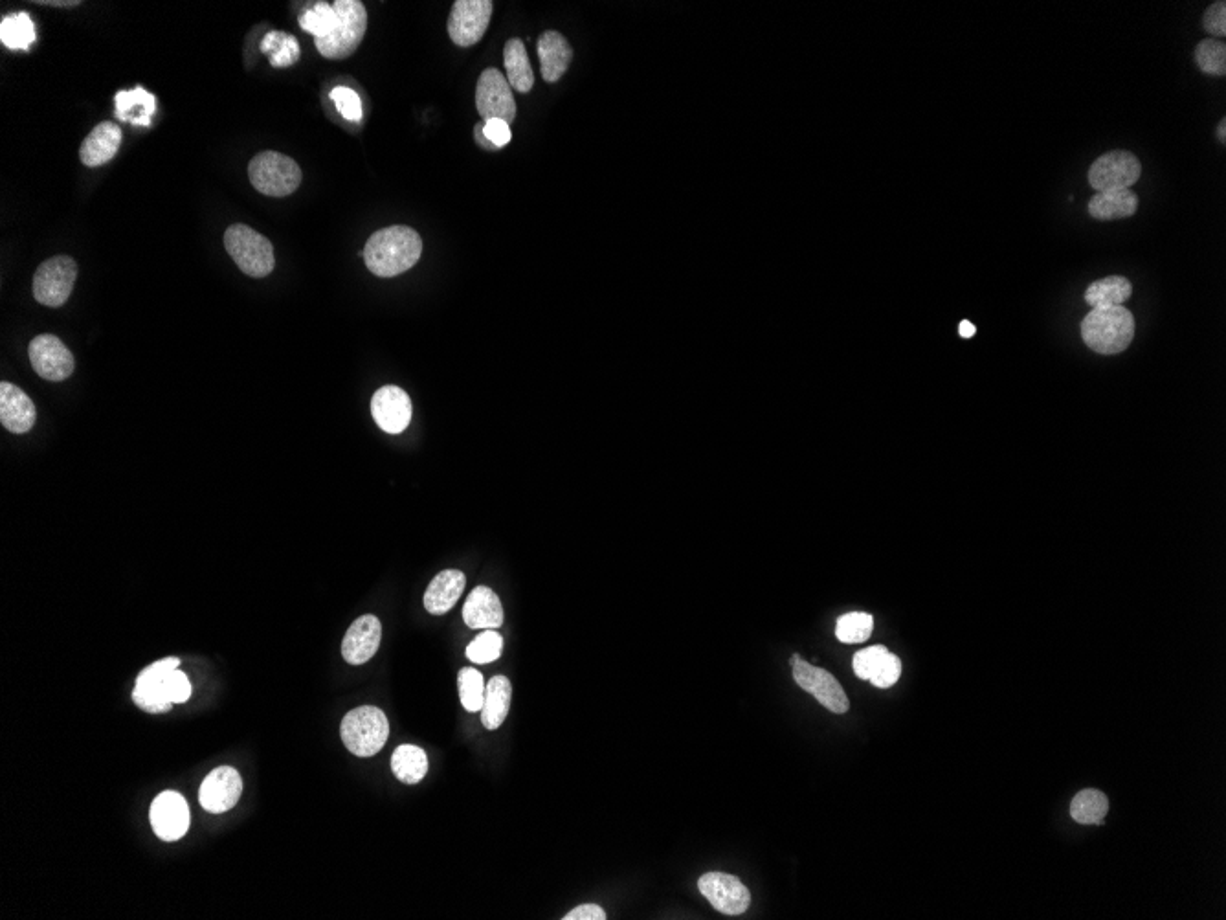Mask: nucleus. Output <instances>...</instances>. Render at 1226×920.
Instances as JSON below:
<instances>
[{"mask_svg": "<svg viewBox=\"0 0 1226 920\" xmlns=\"http://www.w3.org/2000/svg\"><path fill=\"white\" fill-rule=\"evenodd\" d=\"M423 256V239L410 226H388L369 237L364 248L368 269L379 278H393L415 267Z\"/></svg>", "mask_w": 1226, "mask_h": 920, "instance_id": "obj_1", "label": "nucleus"}, {"mask_svg": "<svg viewBox=\"0 0 1226 920\" xmlns=\"http://www.w3.org/2000/svg\"><path fill=\"white\" fill-rule=\"evenodd\" d=\"M1082 338L1094 353L1118 355L1135 338V318L1122 305L1096 307L1083 318Z\"/></svg>", "mask_w": 1226, "mask_h": 920, "instance_id": "obj_2", "label": "nucleus"}, {"mask_svg": "<svg viewBox=\"0 0 1226 920\" xmlns=\"http://www.w3.org/2000/svg\"><path fill=\"white\" fill-rule=\"evenodd\" d=\"M338 23L324 39H314L318 52L327 59H347L357 52L368 30L366 6L358 0H336Z\"/></svg>", "mask_w": 1226, "mask_h": 920, "instance_id": "obj_3", "label": "nucleus"}, {"mask_svg": "<svg viewBox=\"0 0 1226 920\" xmlns=\"http://www.w3.org/2000/svg\"><path fill=\"white\" fill-rule=\"evenodd\" d=\"M340 737L353 755L373 757L388 742L390 722L379 707H357L342 720Z\"/></svg>", "mask_w": 1226, "mask_h": 920, "instance_id": "obj_4", "label": "nucleus"}, {"mask_svg": "<svg viewBox=\"0 0 1226 920\" xmlns=\"http://www.w3.org/2000/svg\"><path fill=\"white\" fill-rule=\"evenodd\" d=\"M224 247L235 265L250 278H265L274 270L276 256L272 243L250 226H230L224 234Z\"/></svg>", "mask_w": 1226, "mask_h": 920, "instance_id": "obj_5", "label": "nucleus"}, {"mask_svg": "<svg viewBox=\"0 0 1226 920\" xmlns=\"http://www.w3.org/2000/svg\"><path fill=\"white\" fill-rule=\"evenodd\" d=\"M248 177L259 193L287 197L300 188L301 168L294 158L276 151H263L250 160Z\"/></svg>", "mask_w": 1226, "mask_h": 920, "instance_id": "obj_6", "label": "nucleus"}, {"mask_svg": "<svg viewBox=\"0 0 1226 920\" xmlns=\"http://www.w3.org/2000/svg\"><path fill=\"white\" fill-rule=\"evenodd\" d=\"M790 665H792L793 678L801 689L814 695L815 700L823 704L828 711L837 713V715L847 713L850 709V700H848L845 689L834 678V674L828 673L823 667H815L812 663L806 662L801 654H793Z\"/></svg>", "mask_w": 1226, "mask_h": 920, "instance_id": "obj_7", "label": "nucleus"}, {"mask_svg": "<svg viewBox=\"0 0 1226 920\" xmlns=\"http://www.w3.org/2000/svg\"><path fill=\"white\" fill-rule=\"evenodd\" d=\"M78 278V265L70 256H56L41 263L34 276V296L46 307L67 303Z\"/></svg>", "mask_w": 1226, "mask_h": 920, "instance_id": "obj_8", "label": "nucleus"}, {"mask_svg": "<svg viewBox=\"0 0 1226 920\" xmlns=\"http://www.w3.org/2000/svg\"><path fill=\"white\" fill-rule=\"evenodd\" d=\"M491 0H457L448 17V35L461 48L478 45L491 23Z\"/></svg>", "mask_w": 1226, "mask_h": 920, "instance_id": "obj_9", "label": "nucleus"}, {"mask_svg": "<svg viewBox=\"0 0 1226 920\" xmlns=\"http://www.w3.org/2000/svg\"><path fill=\"white\" fill-rule=\"evenodd\" d=\"M1142 175L1138 158L1129 151H1111L1094 160L1089 169V184L1100 191L1129 190Z\"/></svg>", "mask_w": 1226, "mask_h": 920, "instance_id": "obj_10", "label": "nucleus"}, {"mask_svg": "<svg viewBox=\"0 0 1226 920\" xmlns=\"http://www.w3.org/2000/svg\"><path fill=\"white\" fill-rule=\"evenodd\" d=\"M476 107L485 122L503 120L507 124H513L516 118V101L509 81L498 68H487L478 79Z\"/></svg>", "mask_w": 1226, "mask_h": 920, "instance_id": "obj_11", "label": "nucleus"}, {"mask_svg": "<svg viewBox=\"0 0 1226 920\" xmlns=\"http://www.w3.org/2000/svg\"><path fill=\"white\" fill-rule=\"evenodd\" d=\"M32 368L46 381H67L74 373V357L70 349L56 335H39L28 346Z\"/></svg>", "mask_w": 1226, "mask_h": 920, "instance_id": "obj_12", "label": "nucleus"}, {"mask_svg": "<svg viewBox=\"0 0 1226 920\" xmlns=\"http://www.w3.org/2000/svg\"><path fill=\"white\" fill-rule=\"evenodd\" d=\"M698 889L716 911L731 917L746 913L751 904L749 889L740 882V878L727 873H705L698 880Z\"/></svg>", "mask_w": 1226, "mask_h": 920, "instance_id": "obj_13", "label": "nucleus"}, {"mask_svg": "<svg viewBox=\"0 0 1226 920\" xmlns=\"http://www.w3.org/2000/svg\"><path fill=\"white\" fill-rule=\"evenodd\" d=\"M153 831L164 842H177L190 829V807L179 792H162L151 805Z\"/></svg>", "mask_w": 1226, "mask_h": 920, "instance_id": "obj_14", "label": "nucleus"}, {"mask_svg": "<svg viewBox=\"0 0 1226 920\" xmlns=\"http://www.w3.org/2000/svg\"><path fill=\"white\" fill-rule=\"evenodd\" d=\"M375 423L388 434H401L412 421V401L399 386H382L371 399Z\"/></svg>", "mask_w": 1226, "mask_h": 920, "instance_id": "obj_15", "label": "nucleus"}, {"mask_svg": "<svg viewBox=\"0 0 1226 920\" xmlns=\"http://www.w3.org/2000/svg\"><path fill=\"white\" fill-rule=\"evenodd\" d=\"M243 792V779L234 768L221 766L202 781L199 801L212 814H223L237 805Z\"/></svg>", "mask_w": 1226, "mask_h": 920, "instance_id": "obj_16", "label": "nucleus"}, {"mask_svg": "<svg viewBox=\"0 0 1226 920\" xmlns=\"http://www.w3.org/2000/svg\"><path fill=\"white\" fill-rule=\"evenodd\" d=\"M382 625L375 616L358 618L342 641V656L349 665H364L379 651Z\"/></svg>", "mask_w": 1226, "mask_h": 920, "instance_id": "obj_17", "label": "nucleus"}, {"mask_svg": "<svg viewBox=\"0 0 1226 920\" xmlns=\"http://www.w3.org/2000/svg\"><path fill=\"white\" fill-rule=\"evenodd\" d=\"M37 410L32 399L10 382L0 384V423L13 434H26L34 428Z\"/></svg>", "mask_w": 1226, "mask_h": 920, "instance_id": "obj_18", "label": "nucleus"}, {"mask_svg": "<svg viewBox=\"0 0 1226 920\" xmlns=\"http://www.w3.org/2000/svg\"><path fill=\"white\" fill-rule=\"evenodd\" d=\"M463 619L469 629L496 630L503 625L500 597L487 586H476L463 606Z\"/></svg>", "mask_w": 1226, "mask_h": 920, "instance_id": "obj_19", "label": "nucleus"}, {"mask_svg": "<svg viewBox=\"0 0 1226 920\" xmlns=\"http://www.w3.org/2000/svg\"><path fill=\"white\" fill-rule=\"evenodd\" d=\"M122 144V129L112 122L98 124L83 140L79 158L87 168H98L116 157Z\"/></svg>", "mask_w": 1226, "mask_h": 920, "instance_id": "obj_20", "label": "nucleus"}, {"mask_svg": "<svg viewBox=\"0 0 1226 920\" xmlns=\"http://www.w3.org/2000/svg\"><path fill=\"white\" fill-rule=\"evenodd\" d=\"M467 577L459 570H445L437 573L424 594V608L434 614L443 616L456 606L459 597L465 590Z\"/></svg>", "mask_w": 1226, "mask_h": 920, "instance_id": "obj_21", "label": "nucleus"}, {"mask_svg": "<svg viewBox=\"0 0 1226 920\" xmlns=\"http://www.w3.org/2000/svg\"><path fill=\"white\" fill-rule=\"evenodd\" d=\"M538 57H540L544 79L547 83H557L569 68L573 50L564 35L558 32H546L538 39Z\"/></svg>", "mask_w": 1226, "mask_h": 920, "instance_id": "obj_22", "label": "nucleus"}, {"mask_svg": "<svg viewBox=\"0 0 1226 920\" xmlns=\"http://www.w3.org/2000/svg\"><path fill=\"white\" fill-rule=\"evenodd\" d=\"M513 687L505 676H494L485 687V698L481 707V722L487 730H498L503 720L509 715Z\"/></svg>", "mask_w": 1226, "mask_h": 920, "instance_id": "obj_23", "label": "nucleus"}, {"mask_svg": "<svg viewBox=\"0 0 1226 920\" xmlns=\"http://www.w3.org/2000/svg\"><path fill=\"white\" fill-rule=\"evenodd\" d=\"M1138 197L1131 190L1100 191L1089 202V214L1098 221H1115L1135 215Z\"/></svg>", "mask_w": 1226, "mask_h": 920, "instance_id": "obj_24", "label": "nucleus"}, {"mask_svg": "<svg viewBox=\"0 0 1226 920\" xmlns=\"http://www.w3.org/2000/svg\"><path fill=\"white\" fill-rule=\"evenodd\" d=\"M503 63L507 72V81L514 90L527 94L535 85V72L529 63V56L522 39H509L503 50Z\"/></svg>", "mask_w": 1226, "mask_h": 920, "instance_id": "obj_25", "label": "nucleus"}, {"mask_svg": "<svg viewBox=\"0 0 1226 920\" xmlns=\"http://www.w3.org/2000/svg\"><path fill=\"white\" fill-rule=\"evenodd\" d=\"M157 109V100L151 92L136 87L133 90H122L116 94V116L122 122L133 125L151 124V116Z\"/></svg>", "mask_w": 1226, "mask_h": 920, "instance_id": "obj_26", "label": "nucleus"}, {"mask_svg": "<svg viewBox=\"0 0 1226 920\" xmlns=\"http://www.w3.org/2000/svg\"><path fill=\"white\" fill-rule=\"evenodd\" d=\"M391 770L406 785H417L428 772L426 753L419 746L402 744L391 755Z\"/></svg>", "mask_w": 1226, "mask_h": 920, "instance_id": "obj_27", "label": "nucleus"}, {"mask_svg": "<svg viewBox=\"0 0 1226 920\" xmlns=\"http://www.w3.org/2000/svg\"><path fill=\"white\" fill-rule=\"evenodd\" d=\"M1133 285L1124 276H1109L1104 280L1094 281L1085 291V302L1093 309L1096 307H1116L1131 298Z\"/></svg>", "mask_w": 1226, "mask_h": 920, "instance_id": "obj_28", "label": "nucleus"}, {"mask_svg": "<svg viewBox=\"0 0 1226 920\" xmlns=\"http://www.w3.org/2000/svg\"><path fill=\"white\" fill-rule=\"evenodd\" d=\"M1107 812H1109V799L1104 792L1094 790V788L1082 790L1070 803L1072 820L1082 825H1104Z\"/></svg>", "mask_w": 1226, "mask_h": 920, "instance_id": "obj_29", "label": "nucleus"}, {"mask_svg": "<svg viewBox=\"0 0 1226 920\" xmlns=\"http://www.w3.org/2000/svg\"><path fill=\"white\" fill-rule=\"evenodd\" d=\"M35 39V24L26 12L12 13L0 24V41L12 50H28Z\"/></svg>", "mask_w": 1226, "mask_h": 920, "instance_id": "obj_30", "label": "nucleus"}, {"mask_svg": "<svg viewBox=\"0 0 1226 920\" xmlns=\"http://www.w3.org/2000/svg\"><path fill=\"white\" fill-rule=\"evenodd\" d=\"M261 50L270 57L272 67H290L300 57V45L292 35L270 32L261 43Z\"/></svg>", "mask_w": 1226, "mask_h": 920, "instance_id": "obj_31", "label": "nucleus"}, {"mask_svg": "<svg viewBox=\"0 0 1226 920\" xmlns=\"http://www.w3.org/2000/svg\"><path fill=\"white\" fill-rule=\"evenodd\" d=\"M874 630V618L867 612H850L837 619L836 638L841 643H863Z\"/></svg>", "mask_w": 1226, "mask_h": 920, "instance_id": "obj_32", "label": "nucleus"}, {"mask_svg": "<svg viewBox=\"0 0 1226 920\" xmlns=\"http://www.w3.org/2000/svg\"><path fill=\"white\" fill-rule=\"evenodd\" d=\"M338 17H336L333 4L327 2H318L314 4L311 10L301 13L300 26L301 30L314 35V39H324L331 34L336 28Z\"/></svg>", "mask_w": 1226, "mask_h": 920, "instance_id": "obj_33", "label": "nucleus"}, {"mask_svg": "<svg viewBox=\"0 0 1226 920\" xmlns=\"http://www.w3.org/2000/svg\"><path fill=\"white\" fill-rule=\"evenodd\" d=\"M457 687H459V698L461 704L469 711L476 713L481 711L483 707V698H485V682H483V674L472 667L461 669L457 674Z\"/></svg>", "mask_w": 1226, "mask_h": 920, "instance_id": "obj_34", "label": "nucleus"}, {"mask_svg": "<svg viewBox=\"0 0 1226 920\" xmlns=\"http://www.w3.org/2000/svg\"><path fill=\"white\" fill-rule=\"evenodd\" d=\"M1195 63L1210 76H1225L1226 46L1217 39H1206L1195 48Z\"/></svg>", "mask_w": 1226, "mask_h": 920, "instance_id": "obj_35", "label": "nucleus"}, {"mask_svg": "<svg viewBox=\"0 0 1226 920\" xmlns=\"http://www.w3.org/2000/svg\"><path fill=\"white\" fill-rule=\"evenodd\" d=\"M502 649V636L496 630L491 629L481 632L480 636L467 647L465 654L470 662L485 665V663L496 662L502 656Z\"/></svg>", "mask_w": 1226, "mask_h": 920, "instance_id": "obj_36", "label": "nucleus"}, {"mask_svg": "<svg viewBox=\"0 0 1226 920\" xmlns=\"http://www.w3.org/2000/svg\"><path fill=\"white\" fill-rule=\"evenodd\" d=\"M331 100L335 101L338 113L342 114L349 122H360L362 120V101L360 96L349 87H335L331 90Z\"/></svg>", "mask_w": 1226, "mask_h": 920, "instance_id": "obj_37", "label": "nucleus"}, {"mask_svg": "<svg viewBox=\"0 0 1226 920\" xmlns=\"http://www.w3.org/2000/svg\"><path fill=\"white\" fill-rule=\"evenodd\" d=\"M900 674H902V662H900V658L896 654H892L889 651L881 658V662L878 663L876 671L870 676L869 682L872 685H876L878 689H889V687L898 682Z\"/></svg>", "mask_w": 1226, "mask_h": 920, "instance_id": "obj_38", "label": "nucleus"}, {"mask_svg": "<svg viewBox=\"0 0 1226 920\" xmlns=\"http://www.w3.org/2000/svg\"><path fill=\"white\" fill-rule=\"evenodd\" d=\"M887 652H889V649H887V647H883V645H876V647H869V649H863V651L856 652L854 662H852V667H854V673H856L859 680H867V682H869L870 676H872V673L876 671L878 663L881 662V658H883Z\"/></svg>", "mask_w": 1226, "mask_h": 920, "instance_id": "obj_39", "label": "nucleus"}, {"mask_svg": "<svg viewBox=\"0 0 1226 920\" xmlns=\"http://www.w3.org/2000/svg\"><path fill=\"white\" fill-rule=\"evenodd\" d=\"M164 691H166L171 704H184V702H188L191 696V685L188 682V676L179 671V669L173 671L164 680Z\"/></svg>", "mask_w": 1226, "mask_h": 920, "instance_id": "obj_40", "label": "nucleus"}, {"mask_svg": "<svg viewBox=\"0 0 1226 920\" xmlns=\"http://www.w3.org/2000/svg\"><path fill=\"white\" fill-rule=\"evenodd\" d=\"M179 665H180L179 658H166V660H160V662H155L153 663V665H149L147 669H144L142 673L138 674V678H136V684H147V682H160V680H164V678H166V676H169V674L173 673V671H177V669H179Z\"/></svg>", "mask_w": 1226, "mask_h": 920, "instance_id": "obj_41", "label": "nucleus"}, {"mask_svg": "<svg viewBox=\"0 0 1226 920\" xmlns=\"http://www.w3.org/2000/svg\"><path fill=\"white\" fill-rule=\"evenodd\" d=\"M1204 30L1212 35H1226V4L1223 0L1214 2L1203 17Z\"/></svg>", "mask_w": 1226, "mask_h": 920, "instance_id": "obj_42", "label": "nucleus"}, {"mask_svg": "<svg viewBox=\"0 0 1226 920\" xmlns=\"http://www.w3.org/2000/svg\"><path fill=\"white\" fill-rule=\"evenodd\" d=\"M483 133H485L487 140L491 142L492 146H496L498 149L507 146L511 142V138H513L511 127H509L507 122H503V120H487L483 124Z\"/></svg>", "mask_w": 1226, "mask_h": 920, "instance_id": "obj_43", "label": "nucleus"}, {"mask_svg": "<svg viewBox=\"0 0 1226 920\" xmlns=\"http://www.w3.org/2000/svg\"><path fill=\"white\" fill-rule=\"evenodd\" d=\"M562 919L604 920L606 919V913H604V909H602L601 906H597V904H582V906H577V908L571 909L568 915H566V917H562Z\"/></svg>", "mask_w": 1226, "mask_h": 920, "instance_id": "obj_44", "label": "nucleus"}, {"mask_svg": "<svg viewBox=\"0 0 1226 920\" xmlns=\"http://www.w3.org/2000/svg\"><path fill=\"white\" fill-rule=\"evenodd\" d=\"M474 136H476L478 146L483 147V149H487V151H496L498 149V147L492 146L491 142L487 140V136L483 133V125L478 124L474 127Z\"/></svg>", "mask_w": 1226, "mask_h": 920, "instance_id": "obj_45", "label": "nucleus"}, {"mask_svg": "<svg viewBox=\"0 0 1226 920\" xmlns=\"http://www.w3.org/2000/svg\"><path fill=\"white\" fill-rule=\"evenodd\" d=\"M959 333L960 337L962 338H971L973 335H975V333H977V329H975V326L971 324L970 320H962V322H960Z\"/></svg>", "mask_w": 1226, "mask_h": 920, "instance_id": "obj_46", "label": "nucleus"}, {"mask_svg": "<svg viewBox=\"0 0 1226 920\" xmlns=\"http://www.w3.org/2000/svg\"><path fill=\"white\" fill-rule=\"evenodd\" d=\"M1217 136H1219V140H1221V142L1225 144L1226 142V120L1225 118H1223V120L1219 122V125H1217Z\"/></svg>", "mask_w": 1226, "mask_h": 920, "instance_id": "obj_47", "label": "nucleus"}, {"mask_svg": "<svg viewBox=\"0 0 1226 920\" xmlns=\"http://www.w3.org/2000/svg\"><path fill=\"white\" fill-rule=\"evenodd\" d=\"M43 4H54V6H61V4H72V2H43Z\"/></svg>", "mask_w": 1226, "mask_h": 920, "instance_id": "obj_48", "label": "nucleus"}]
</instances>
